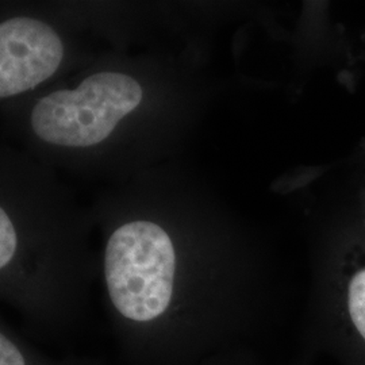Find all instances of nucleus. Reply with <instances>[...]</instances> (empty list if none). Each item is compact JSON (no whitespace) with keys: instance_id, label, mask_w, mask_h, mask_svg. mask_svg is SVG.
Wrapping results in <instances>:
<instances>
[{"instance_id":"nucleus-4","label":"nucleus","mask_w":365,"mask_h":365,"mask_svg":"<svg viewBox=\"0 0 365 365\" xmlns=\"http://www.w3.org/2000/svg\"><path fill=\"white\" fill-rule=\"evenodd\" d=\"M318 333L339 364L365 365V265L349 276L339 317Z\"/></svg>"},{"instance_id":"nucleus-2","label":"nucleus","mask_w":365,"mask_h":365,"mask_svg":"<svg viewBox=\"0 0 365 365\" xmlns=\"http://www.w3.org/2000/svg\"><path fill=\"white\" fill-rule=\"evenodd\" d=\"M137 80L118 72H101L76 90L53 92L33 108L31 126L53 145L86 148L106 140L143 101Z\"/></svg>"},{"instance_id":"nucleus-1","label":"nucleus","mask_w":365,"mask_h":365,"mask_svg":"<svg viewBox=\"0 0 365 365\" xmlns=\"http://www.w3.org/2000/svg\"><path fill=\"white\" fill-rule=\"evenodd\" d=\"M176 252L168 233L156 223H126L110 237L105 274L110 299L123 318L148 324L170 307Z\"/></svg>"},{"instance_id":"nucleus-5","label":"nucleus","mask_w":365,"mask_h":365,"mask_svg":"<svg viewBox=\"0 0 365 365\" xmlns=\"http://www.w3.org/2000/svg\"><path fill=\"white\" fill-rule=\"evenodd\" d=\"M16 252V233L14 229L13 222L0 210V267L4 269L15 256Z\"/></svg>"},{"instance_id":"nucleus-3","label":"nucleus","mask_w":365,"mask_h":365,"mask_svg":"<svg viewBox=\"0 0 365 365\" xmlns=\"http://www.w3.org/2000/svg\"><path fill=\"white\" fill-rule=\"evenodd\" d=\"M63 43L52 27L16 16L0 26V96L10 98L51 78L63 60Z\"/></svg>"}]
</instances>
